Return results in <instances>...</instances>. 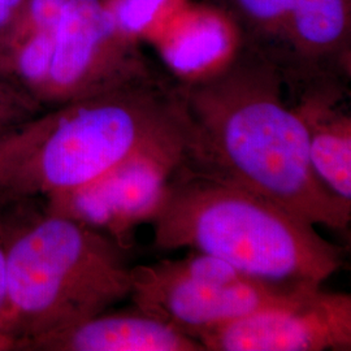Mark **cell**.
I'll return each instance as SVG.
<instances>
[{
  "instance_id": "6da1fadb",
  "label": "cell",
  "mask_w": 351,
  "mask_h": 351,
  "mask_svg": "<svg viewBox=\"0 0 351 351\" xmlns=\"http://www.w3.org/2000/svg\"><path fill=\"white\" fill-rule=\"evenodd\" d=\"M176 86L193 125L189 164L314 226L348 230L351 206L315 175L306 128L278 71L261 53L242 45L219 72Z\"/></svg>"
},
{
  "instance_id": "7a4b0ae2",
  "label": "cell",
  "mask_w": 351,
  "mask_h": 351,
  "mask_svg": "<svg viewBox=\"0 0 351 351\" xmlns=\"http://www.w3.org/2000/svg\"><path fill=\"white\" fill-rule=\"evenodd\" d=\"M158 250L213 255L246 275L323 285L345 268V249L276 202L189 164H178L150 221Z\"/></svg>"
},
{
  "instance_id": "3957f363",
  "label": "cell",
  "mask_w": 351,
  "mask_h": 351,
  "mask_svg": "<svg viewBox=\"0 0 351 351\" xmlns=\"http://www.w3.org/2000/svg\"><path fill=\"white\" fill-rule=\"evenodd\" d=\"M193 126L175 82L162 75L71 101L45 113V129L0 185L4 201L81 188L143 152H185Z\"/></svg>"
},
{
  "instance_id": "277c9868",
  "label": "cell",
  "mask_w": 351,
  "mask_h": 351,
  "mask_svg": "<svg viewBox=\"0 0 351 351\" xmlns=\"http://www.w3.org/2000/svg\"><path fill=\"white\" fill-rule=\"evenodd\" d=\"M7 223V284L0 330L13 350L107 311L132 291L129 250L60 213Z\"/></svg>"
},
{
  "instance_id": "5b68a950",
  "label": "cell",
  "mask_w": 351,
  "mask_h": 351,
  "mask_svg": "<svg viewBox=\"0 0 351 351\" xmlns=\"http://www.w3.org/2000/svg\"><path fill=\"white\" fill-rule=\"evenodd\" d=\"M322 285L250 276L201 251L132 267L130 298L143 314L195 339L203 330L277 306Z\"/></svg>"
},
{
  "instance_id": "8992f818",
  "label": "cell",
  "mask_w": 351,
  "mask_h": 351,
  "mask_svg": "<svg viewBox=\"0 0 351 351\" xmlns=\"http://www.w3.org/2000/svg\"><path fill=\"white\" fill-rule=\"evenodd\" d=\"M243 45L261 53L288 94L349 86L351 0H223Z\"/></svg>"
},
{
  "instance_id": "52a82bcc",
  "label": "cell",
  "mask_w": 351,
  "mask_h": 351,
  "mask_svg": "<svg viewBox=\"0 0 351 351\" xmlns=\"http://www.w3.org/2000/svg\"><path fill=\"white\" fill-rule=\"evenodd\" d=\"M155 73L141 45L114 24L104 0H68L37 101L55 108Z\"/></svg>"
},
{
  "instance_id": "ba28073f",
  "label": "cell",
  "mask_w": 351,
  "mask_h": 351,
  "mask_svg": "<svg viewBox=\"0 0 351 351\" xmlns=\"http://www.w3.org/2000/svg\"><path fill=\"white\" fill-rule=\"evenodd\" d=\"M185 152H143L81 188L52 195L46 210L72 217L130 250L136 228L150 224Z\"/></svg>"
},
{
  "instance_id": "9c48e42d",
  "label": "cell",
  "mask_w": 351,
  "mask_h": 351,
  "mask_svg": "<svg viewBox=\"0 0 351 351\" xmlns=\"http://www.w3.org/2000/svg\"><path fill=\"white\" fill-rule=\"evenodd\" d=\"M206 351H350L351 295L317 287L301 298L203 330Z\"/></svg>"
},
{
  "instance_id": "30bf717a",
  "label": "cell",
  "mask_w": 351,
  "mask_h": 351,
  "mask_svg": "<svg viewBox=\"0 0 351 351\" xmlns=\"http://www.w3.org/2000/svg\"><path fill=\"white\" fill-rule=\"evenodd\" d=\"M242 45V32L232 13L223 5L190 0L151 46L176 81L188 82L223 69Z\"/></svg>"
},
{
  "instance_id": "8fae6325",
  "label": "cell",
  "mask_w": 351,
  "mask_h": 351,
  "mask_svg": "<svg viewBox=\"0 0 351 351\" xmlns=\"http://www.w3.org/2000/svg\"><path fill=\"white\" fill-rule=\"evenodd\" d=\"M19 350L33 351H206L188 335L134 307L107 311L75 326L27 341Z\"/></svg>"
},
{
  "instance_id": "7c38bea8",
  "label": "cell",
  "mask_w": 351,
  "mask_h": 351,
  "mask_svg": "<svg viewBox=\"0 0 351 351\" xmlns=\"http://www.w3.org/2000/svg\"><path fill=\"white\" fill-rule=\"evenodd\" d=\"M287 95L306 128L315 175L332 194L351 206L349 88H307Z\"/></svg>"
},
{
  "instance_id": "4fadbf2b",
  "label": "cell",
  "mask_w": 351,
  "mask_h": 351,
  "mask_svg": "<svg viewBox=\"0 0 351 351\" xmlns=\"http://www.w3.org/2000/svg\"><path fill=\"white\" fill-rule=\"evenodd\" d=\"M190 0H104L114 24L137 43L152 45Z\"/></svg>"
},
{
  "instance_id": "5bb4252c",
  "label": "cell",
  "mask_w": 351,
  "mask_h": 351,
  "mask_svg": "<svg viewBox=\"0 0 351 351\" xmlns=\"http://www.w3.org/2000/svg\"><path fill=\"white\" fill-rule=\"evenodd\" d=\"M66 1L68 0H26L12 25L0 37V50L7 53L13 46L26 38L56 30Z\"/></svg>"
},
{
  "instance_id": "9a60e30c",
  "label": "cell",
  "mask_w": 351,
  "mask_h": 351,
  "mask_svg": "<svg viewBox=\"0 0 351 351\" xmlns=\"http://www.w3.org/2000/svg\"><path fill=\"white\" fill-rule=\"evenodd\" d=\"M45 129V113L0 136V185L34 147Z\"/></svg>"
},
{
  "instance_id": "2e32d148",
  "label": "cell",
  "mask_w": 351,
  "mask_h": 351,
  "mask_svg": "<svg viewBox=\"0 0 351 351\" xmlns=\"http://www.w3.org/2000/svg\"><path fill=\"white\" fill-rule=\"evenodd\" d=\"M42 107L11 80H0V136L24 125L38 116Z\"/></svg>"
},
{
  "instance_id": "e0dca14e",
  "label": "cell",
  "mask_w": 351,
  "mask_h": 351,
  "mask_svg": "<svg viewBox=\"0 0 351 351\" xmlns=\"http://www.w3.org/2000/svg\"><path fill=\"white\" fill-rule=\"evenodd\" d=\"M3 201L4 199L0 197V314L3 311L4 302H5V284H7V223L1 210ZM0 335L7 337L1 330H0Z\"/></svg>"
},
{
  "instance_id": "ac0fdd59",
  "label": "cell",
  "mask_w": 351,
  "mask_h": 351,
  "mask_svg": "<svg viewBox=\"0 0 351 351\" xmlns=\"http://www.w3.org/2000/svg\"><path fill=\"white\" fill-rule=\"evenodd\" d=\"M26 0H0V37L8 30Z\"/></svg>"
},
{
  "instance_id": "d6986e66",
  "label": "cell",
  "mask_w": 351,
  "mask_h": 351,
  "mask_svg": "<svg viewBox=\"0 0 351 351\" xmlns=\"http://www.w3.org/2000/svg\"><path fill=\"white\" fill-rule=\"evenodd\" d=\"M0 80H11V81H13L12 75H11V66H10V59H8L7 53L1 50H0Z\"/></svg>"
},
{
  "instance_id": "ffe728a7",
  "label": "cell",
  "mask_w": 351,
  "mask_h": 351,
  "mask_svg": "<svg viewBox=\"0 0 351 351\" xmlns=\"http://www.w3.org/2000/svg\"><path fill=\"white\" fill-rule=\"evenodd\" d=\"M4 350H13L12 341L0 335V351Z\"/></svg>"
}]
</instances>
